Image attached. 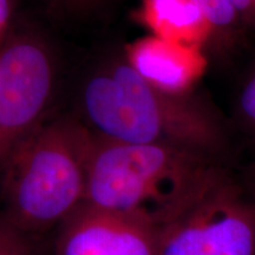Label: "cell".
Returning a JSON list of instances; mask_svg holds the SVG:
<instances>
[{
	"label": "cell",
	"mask_w": 255,
	"mask_h": 255,
	"mask_svg": "<svg viewBox=\"0 0 255 255\" xmlns=\"http://www.w3.org/2000/svg\"><path fill=\"white\" fill-rule=\"evenodd\" d=\"M220 169L212 156L189 149L95 136L84 203L159 232L200 196Z\"/></svg>",
	"instance_id": "6da1fadb"
},
{
	"label": "cell",
	"mask_w": 255,
	"mask_h": 255,
	"mask_svg": "<svg viewBox=\"0 0 255 255\" xmlns=\"http://www.w3.org/2000/svg\"><path fill=\"white\" fill-rule=\"evenodd\" d=\"M94 143L71 116L41 122L0 171V214L30 237L59 227L85 202Z\"/></svg>",
	"instance_id": "7a4b0ae2"
},
{
	"label": "cell",
	"mask_w": 255,
	"mask_h": 255,
	"mask_svg": "<svg viewBox=\"0 0 255 255\" xmlns=\"http://www.w3.org/2000/svg\"><path fill=\"white\" fill-rule=\"evenodd\" d=\"M92 133L128 144H168L213 156L223 142L221 127L189 95L155 88L127 62L96 73L83 92Z\"/></svg>",
	"instance_id": "3957f363"
},
{
	"label": "cell",
	"mask_w": 255,
	"mask_h": 255,
	"mask_svg": "<svg viewBox=\"0 0 255 255\" xmlns=\"http://www.w3.org/2000/svg\"><path fill=\"white\" fill-rule=\"evenodd\" d=\"M155 255H255V200L221 168L182 214L157 232Z\"/></svg>",
	"instance_id": "277c9868"
},
{
	"label": "cell",
	"mask_w": 255,
	"mask_h": 255,
	"mask_svg": "<svg viewBox=\"0 0 255 255\" xmlns=\"http://www.w3.org/2000/svg\"><path fill=\"white\" fill-rule=\"evenodd\" d=\"M53 76L50 53L36 39L17 38L0 51V171L45 121Z\"/></svg>",
	"instance_id": "5b68a950"
},
{
	"label": "cell",
	"mask_w": 255,
	"mask_h": 255,
	"mask_svg": "<svg viewBox=\"0 0 255 255\" xmlns=\"http://www.w3.org/2000/svg\"><path fill=\"white\" fill-rule=\"evenodd\" d=\"M157 232L83 203L58 227L51 255H155Z\"/></svg>",
	"instance_id": "8992f818"
},
{
	"label": "cell",
	"mask_w": 255,
	"mask_h": 255,
	"mask_svg": "<svg viewBox=\"0 0 255 255\" xmlns=\"http://www.w3.org/2000/svg\"><path fill=\"white\" fill-rule=\"evenodd\" d=\"M127 63L159 90L187 95L206 70L201 47L167 41L155 36L139 38L127 46Z\"/></svg>",
	"instance_id": "52a82bcc"
},
{
	"label": "cell",
	"mask_w": 255,
	"mask_h": 255,
	"mask_svg": "<svg viewBox=\"0 0 255 255\" xmlns=\"http://www.w3.org/2000/svg\"><path fill=\"white\" fill-rule=\"evenodd\" d=\"M137 18L151 36L202 47L213 28L194 0H142Z\"/></svg>",
	"instance_id": "ba28073f"
},
{
	"label": "cell",
	"mask_w": 255,
	"mask_h": 255,
	"mask_svg": "<svg viewBox=\"0 0 255 255\" xmlns=\"http://www.w3.org/2000/svg\"><path fill=\"white\" fill-rule=\"evenodd\" d=\"M208 19L213 33H228L238 24L239 17L228 0H194Z\"/></svg>",
	"instance_id": "9c48e42d"
},
{
	"label": "cell",
	"mask_w": 255,
	"mask_h": 255,
	"mask_svg": "<svg viewBox=\"0 0 255 255\" xmlns=\"http://www.w3.org/2000/svg\"><path fill=\"white\" fill-rule=\"evenodd\" d=\"M0 255H34L31 237L0 214Z\"/></svg>",
	"instance_id": "30bf717a"
},
{
	"label": "cell",
	"mask_w": 255,
	"mask_h": 255,
	"mask_svg": "<svg viewBox=\"0 0 255 255\" xmlns=\"http://www.w3.org/2000/svg\"><path fill=\"white\" fill-rule=\"evenodd\" d=\"M239 107L242 120L255 135V71L247 79L242 89Z\"/></svg>",
	"instance_id": "8fae6325"
},
{
	"label": "cell",
	"mask_w": 255,
	"mask_h": 255,
	"mask_svg": "<svg viewBox=\"0 0 255 255\" xmlns=\"http://www.w3.org/2000/svg\"><path fill=\"white\" fill-rule=\"evenodd\" d=\"M239 19L255 25V0H228Z\"/></svg>",
	"instance_id": "7c38bea8"
},
{
	"label": "cell",
	"mask_w": 255,
	"mask_h": 255,
	"mask_svg": "<svg viewBox=\"0 0 255 255\" xmlns=\"http://www.w3.org/2000/svg\"><path fill=\"white\" fill-rule=\"evenodd\" d=\"M9 15V0H0V33L4 30Z\"/></svg>",
	"instance_id": "4fadbf2b"
},
{
	"label": "cell",
	"mask_w": 255,
	"mask_h": 255,
	"mask_svg": "<svg viewBox=\"0 0 255 255\" xmlns=\"http://www.w3.org/2000/svg\"><path fill=\"white\" fill-rule=\"evenodd\" d=\"M247 187L250 195L255 200V161L251 164L247 173Z\"/></svg>",
	"instance_id": "5bb4252c"
},
{
	"label": "cell",
	"mask_w": 255,
	"mask_h": 255,
	"mask_svg": "<svg viewBox=\"0 0 255 255\" xmlns=\"http://www.w3.org/2000/svg\"><path fill=\"white\" fill-rule=\"evenodd\" d=\"M69 1H75L76 4H79V5H85V4H89V2H91V0H69Z\"/></svg>",
	"instance_id": "9a60e30c"
},
{
	"label": "cell",
	"mask_w": 255,
	"mask_h": 255,
	"mask_svg": "<svg viewBox=\"0 0 255 255\" xmlns=\"http://www.w3.org/2000/svg\"><path fill=\"white\" fill-rule=\"evenodd\" d=\"M95 1V0H91V2H94Z\"/></svg>",
	"instance_id": "2e32d148"
}]
</instances>
